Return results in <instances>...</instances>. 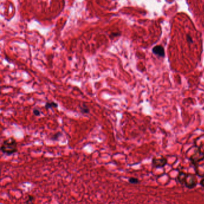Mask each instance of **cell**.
I'll use <instances>...</instances> for the list:
<instances>
[{"instance_id": "6da1fadb", "label": "cell", "mask_w": 204, "mask_h": 204, "mask_svg": "<svg viewBox=\"0 0 204 204\" xmlns=\"http://www.w3.org/2000/svg\"><path fill=\"white\" fill-rule=\"evenodd\" d=\"M1 151L8 156L16 153L18 151L16 141L12 137L5 139L1 144Z\"/></svg>"}, {"instance_id": "7a4b0ae2", "label": "cell", "mask_w": 204, "mask_h": 204, "mask_svg": "<svg viewBox=\"0 0 204 204\" xmlns=\"http://www.w3.org/2000/svg\"><path fill=\"white\" fill-rule=\"evenodd\" d=\"M198 183L197 178L195 174H187L185 181V187L189 189H192L195 187Z\"/></svg>"}, {"instance_id": "3957f363", "label": "cell", "mask_w": 204, "mask_h": 204, "mask_svg": "<svg viewBox=\"0 0 204 204\" xmlns=\"http://www.w3.org/2000/svg\"><path fill=\"white\" fill-rule=\"evenodd\" d=\"M189 159L192 163L196 166L198 165L200 162L204 160V152L201 150V148H198Z\"/></svg>"}, {"instance_id": "277c9868", "label": "cell", "mask_w": 204, "mask_h": 204, "mask_svg": "<svg viewBox=\"0 0 204 204\" xmlns=\"http://www.w3.org/2000/svg\"><path fill=\"white\" fill-rule=\"evenodd\" d=\"M168 163L167 159L165 157L153 158L152 159V165L156 168H161L165 167Z\"/></svg>"}, {"instance_id": "5b68a950", "label": "cell", "mask_w": 204, "mask_h": 204, "mask_svg": "<svg viewBox=\"0 0 204 204\" xmlns=\"http://www.w3.org/2000/svg\"><path fill=\"white\" fill-rule=\"evenodd\" d=\"M153 52L155 54L159 56L164 57L165 56L164 49L163 47L160 46H157L155 47L153 49Z\"/></svg>"}, {"instance_id": "8992f818", "label": "cell", "mask_w": 204, "mask_h": 204, "mask_svg": "<svg viewBox=\"0 0 204 204\" xmlns=\"http://www.w3.org/2000/svg\"><path fill=\"white\" fill-rule=\"evenodd\" d=\"M195 171L198 176L204 177V167L203 165H197L195 166Z\"/></svg>"}, {"instance_id": "52a82bcc", "label": "cell", "mask_w": 204, "mask_h": 204, "mask_svg": "<svg viewBox=\"0 0 204 204\" xmlns=\"http://www.w3.org/2000/svg\"><path fill=\"white\" fill-rule=\"evenodd\" d=\"M186 176H187L186 173L183 171H180L177 176V180H178V183L182 185H184Z\"/></svg>"}, {"instance_id": "ba28073f", "label": "cell", "mask_w": 204, "mask_h": 204, "mask_svg": "<svg viewBox=\"0 0 204 204\" xmlns=\"http://www.w3.org/2000/svg\"><path fill=\"white\" fill-rule=\"evenodd\" d=\"M57 106H58L57 104L53 101L47 102L45 104V108L46 109H49V108H56V107H57Z\"/></svg>"}, {"instance_id": "9c48e42d", "label": "cell", "mask_w": 204, "mask_h": 204, "mask_svg": "<svg viewBox=\"0 0 204 204\" xmlns=\"http://www.w3.org/2000/svg\"><path fill=\"white\" fill-rule=\"evenodd\" d=\"M128 181L132 185H137L139 183V180L137 178H135V177H130L129 178Z\"/></svg>"}, {"instance_id": "30bf717a", "label": "cell", "mask_w": 204, "mask_h": 204, "mask_svg": "<svg viewBox=\"0 0 204 204\" xmlns=\"http://www.w3.org/2000/svg\"><path fill=\"white\" fill-rule=\"evenodd\" d=\"M80 111L83 114H88L90 112V110L86 105H83L82 107H80Z\"/></svg>"}, {"instance_id": "8fae6325", "label": "cell", "mask_w": 204, "mask_h": 204, "mask_svg": "<svg viewBox=\"0 0 204 204\" xmlns=\"http://www.w3.org/2000/svg\"><path fill=\"white\" fill-rule=\"evenodd\" d=\"M34 196L32 195H28V199L26 201V204H34L33 201H34Z\"/></svg>"}, {"instance_id": "7c38bea8", "label": "cell", "mask_w": 204, "mask_h": 204, "mask_svg": "<svg viewBox=\"0 0 204 204\" xmlns=\"http://www.w3.org/2000/svg\"><path fill=\"white\" fill-rule=\"evenodd\" d=\"M61 135H62V134H61V132H59L56 133V134H55V135H53V137H52V139H53V141H57V140L59 139V137H61Z\"/></svg>"}, {"instance_id": "4fadbf2b", "label": "cell", "mask_w": 204, "mask_h": 204, "mask_svg": "<svg viewBox=\"0 0 204 204\" xmlns=\"http://www.w3.org/2000/svg\"><path fill=\"white\" fill-rule=\"evenodd\" d=\"M33 113L36 116H39L41 114V112L38 109H37V108H34L33 110Z\"/></svg>"}, {"instance_id": "5bb4252c", "label": "cell", "mask_w": 204, "mask_h": 204, "mask_svg": "<svg viewBox=\"0 0 204 204\" xmlns=\"http://www.w3.org/2000/svg\"><path fill=\"white\" fill-rule=\"evenodd\" d=\"M187 40H188V41H190V43H192V42L193 41L192 38H191V37H190V36H189V35H188L187 37Z\"/></svg>"}, {"instance_id": "9a60e30c", "label": "cell", "mask_w": 204, "mask_h": 204, "mask_svg": "<svg viewBox=\"0 0 204 204\" xmlns=\"http://www.w3.org/2000/svg\"><path fill=\"white\" fill-rule=\"evenodd\" d=\"M200 184H201V185L204 187V177L201 180V181L200 182Z\"/></svg>"}]
</instances>
